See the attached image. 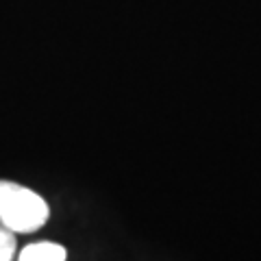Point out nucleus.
<instances>
[{"instance_id":"obj_3","label":"nucleus","mask_w":261,"mask_h":261,"mask_svg":"<svg viewBox=\"0 0 261 261\" xmlns=\"http://www.w3.org/2000/svg\"><path fill=\"white\" fill-rule=\"evenodd\" d=\"M15 233H11L9 228H5L0 224V261H13L15 257Z\"/></svg>"},{"instance_id":"obj_1","label":"nucleus","mask_w":261,"mask_h":261,"mask_svg":"<svg viewBox=\"0 0 261 261\" xmlns=\"http://www.w3.org/2000/svg\"><path fill=\"white\" fill-rule=\"evenodd\" d=\"M50 216L46 200L29 187L0 181V224L11 233L39 231Z\"/></svg>"},{"instance_id":"obj_2","label":"nucleus","mask_w":261,"mask_h":261,"mask_svg":"<svg viewBox=\"0 0 261 261\" xmlns=\"http://www.w3.org/2000/svg\"><path fill=\"white\" fill-rule=\"evenodd\" d=\"M68 252L61 244L55 242H37L29 244L27 248H22L18 261H65Z\"/></svg>"}]
</instances>
